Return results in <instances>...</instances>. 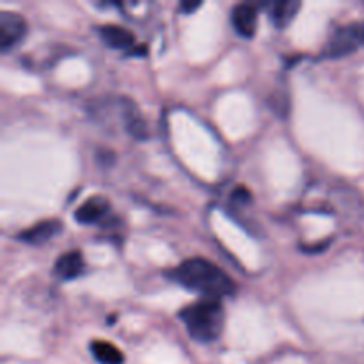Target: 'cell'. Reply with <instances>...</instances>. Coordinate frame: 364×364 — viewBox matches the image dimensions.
Masks as SVG:
<instances>
[{
    "label": "cell",
    "mask_w": 364,
    "mask_h": 364,
    "mask_svg": "<svg viewBox=\"0 0 364 364\" xmlns=\"http://www.w3.org/2000/svg\"><path fill=\"white\" fill-rule=\"evenodd\" d=\"M167 277L180 287L203 295V299L231 297L237 294L235 281L215 263L205 258H191L171 269Z\"/></svg>",
    "instance_id": "cell-1"
},
{
    "label": "cell",
    "mask_w": 364,
    "mask_h": 364,
    "mask_svg": "<svg viewBox=\"0 0 364 364\" xmlns=\"http://www.w3.org/2000/svg\"><path fill=\"white\" fill-rule=\"evenodd\" d=\"M85 270L84 258H82L80 251H68L53 265V274L63 281H73L80 277Z\"/></svg>",
    "instance_id": "cell-9"
},
{
    "label": "cell",
    "mask_w": 364,
    "mask_h": 364,
    "mask_svg": "<svg viewBox=\"0 0 364 364\" xmlns=\"http://www.w3.org/2000/svg\"><path fill=\"white\" fill-rule=\"evenodd\" d=\"M199 6H201V2H191V4L183 2V4H181V9H183L185 13H192V11L198 9Z\"/></svg>",
    "instance_id": "cell-13"
},
{
    "label": "cell",
    "mask_w": 364,
    "mask_h": 364,
    "mask_svg": "<svg viewBox=\"0 0 364 364\" xmlns=\"http://www.w3.org/2000/svg\"><path fill=\"white\" fill-rule=\"evenodd\" d=\"M181 322L187 327L188 334L199 343H212L223 334L226 313L223 302L217 299H201L198 302L185 306L178 313Z\"/></svg>",
    "instance_id": "cell-2"
},
{
    "label": "cell",
    "mask_w": 364,
    "mask_h": 364,
    "mask_svg": "<svg viewBox=\"0 0 364 364\" xmlns=\"http://www.w3.org/2000/svg\"><path fill=\"white\" fill-rule=\"evenodd\" d=\"M267 9H269L270 20H272V23L277 28H287L295 18L297 11L301 9V2H295V0H276V2L267 4Z\"/></svg>",
    "instance_id": "cell-11"
},
{
    "label": "cell",
    "mask_w": 364,
    "mask_h": 364,
    "mask_svg": "<svg viewBox=\"0 0 364 364\" xmlns=\"http://www.w3.org/2000/svg\"><path fill=\"white\" fill-rule=\"evenodd\" d=\"M91 354L100 364H123L124 355L116 345L109 343L105 340H92L91 341Z\"/></svg>",
    "instance_id": "cell-12"
},
{
    "label": "cell",
    "mask_w": 364,
    "mask_h": 364,
    "mask_svg": "<svg viewBox=\"0 0 364 364\" xmlns=\"http://www.w3.org/2000/svg\"><path fill=\"white\" fill-rule=\"evenodd\" d=\"M110 203L103 196H92L75 210V220L80 224H98L109 215Z\"/></svg>",
    "instance_id": "cell-8"
},
{
    "label": "cell",
    "mask_w": 364,
    "mask_h": 364,
    "mask_svg": "<svg viewBox=\"0 0 364 364\" xmlns=\"http://www.w3.org/2000/svg\"><path fill=\"white\" fill-rule=\"evenodd\" d=\"M231 25L242 38H252L258 27V7L256 4H237L231 11Z\"/></svg>",
    "instance_id": "cell-5"
},
{
    "label": "cell",
    "mask_w": 364,
    "mask_h": 364,
    "mask_svg": "<svg viewBox=\"0 0 364 364\" xmlns=\"http://www.w3.org/2000/svg\"><path fill=\"white\" fill-rule=\"evenodd\" d=\"M27 34V21L23 16L11 11L0 13V50L9 52Z\"/></svg>",
    "instance_id": "cell-4"
},
{
    "label": "cell",
    "mask_w": 364,
    "mask_h": 364,
    "mask_svg": "<svg viewBox=\"0 0 364 364\" xmlns=\"http://www.w3.org/2000/svg\"><path fill=\"white\" fill-rule=\"evenodd\" d=\"M364 46V21H354V23L338 27L327 41L323 57L327 59H338L348 53L355 52Z\"/></svg>",
    "instance_id": "cell-3"
},
{
    "label": "cell",
    "mask_w": 364,
    "mask_h": 364,
    "mask_svg": "<svg viewBox=\"0 0 364 364\" xmlns=\"http://www.w3.org/2000/svg\"><path fill=\"white\" fill-rule=\"evenodd\" d=\"M60 230H63V223H60V220L48 219L27 228V230H23L21 233H18L16 238L28 245H43L46 244V242L52 240L53 237H57V235L60 233Z\"/></svg>",
    "instance_id": "cell-6"
},
{
    "label": "cell",
    "mask_w": 364,
    "mask_h": 364,
    "mask_svg": "<svg viewBox=\"0 0 364 364\" xmlns=\"http://www.w3.org/2000/svg\"><path fill=\"white\" fill-rule=\"evenodd\" d=\"M121 105V119H123L124 130L132 135L134 139H139V141H144L148 139V123L142 117V114L139 112L137 105H135L132 100L123 98L119 102Z\"/></svg>",
    "instance_id": "cell-7"
},
{
    "label": "cell",
    "mask_w": 364,
    "mask_h": 364,
    "mask_svg": "<svg viewBox=\"0 0 364 364\" xmlns=\"http://www.w3.org/2000/svg\"><path fill=\"white\" fill-rule=\"evenodd\" d=\"M98 34L107 46L116 50H132L135 46L134 32L121 25H102L98 27Z\"/></svg>",
    "instance_id": "cell-10"
}]
</instances>
